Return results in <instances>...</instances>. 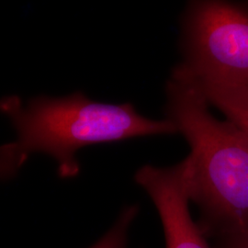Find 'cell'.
<instances>
[{"instance_id":"1","label":"cell","mask_w":248,"mask_h":248,"mask_svg":"<svg viewBox=\"0 0 248 248\" xmlns=\"http://www.w3.org/2000/svg\"><path fill=\"white\" fill-rule=\"evenodd\" d=\"M167 119L190 147L183 160L198 225L215 240L248 229V140L230 121L212 115L209 102L179 64L166 85Z\"/></svg>"},{"instance_id":"2","label":"cell","mask_w":248,"mask_h":248,"mask_svg":"<svg viewBox=\"0 0 248 248\" xmlns=\"http://www.w3.org/2000/svg\"><path fill=\"white\" fill-rule=\"evenodd\" d=\"M0 108L17 133L14 142L1 147L3 180L15 177L35 153L55 160L61 178H72L79 174L77 153L84 147L178 133L169 119L152 120L132 103H103L80 91L64 97L40 95L27 101L10 95L1 99Z\"/></svg>"},{"instance_id":"3","label":"cell","mask_w":248,"mask_h":248,"mask_svg":"<svg viewBox=\"0 0 248 248\" xmlns=\"http://www.w3.org/2000/svg\"><path fill=\"white\" fill-rule=\"evenodd\" d=\"M179 64L193 78L248 87V6L196 0L181 17Z\"/></svg>"},{"instance_id":"4","label":"cell","mask_w":248,"mask_h":248,"mask_svg":"<svg viewBox=\"0 0 248 248\" xmlns=\"http://www.w3.org/2000/svg\"><path fill=\"white\" fill-rule=\"evenodd\" d=\"M134 181L157 210L166 248H211L190 214L183 160L169 168L144 165L134 174Z\"/></svg>"},{"instance_id":"5","label":"cell","mask_w":248,"mask_h":248,"mask_svg":"<svg viewBox=\"0 0 248 248\" xmlns=\"http://www.w3.org/2000/svg\"><path fill=\"white\" fill-rule=\"evenodd\" d=\"M188 76L201 89L209 104L219 108L248 140V87L226 82L198 80Z\"/></svg>"},{"instance_id":"6","label":"cell","mask_w":248,"mask_h":248,"mask_svg":"<svg viewBox=\"0 0 248 248\" xmlns=\"http://www.w3.org/2000/svg\"><path fill=\"white\" fill-rule=\"evenodd\" d=\"M138 213V205L126 206L110 229L90 248H128L129 230Z\"/></svg>"},{"instance_id":"7","label":"cell","mask_w":248,"mask_h":248,"mask_svg":"<svg viewBox=\"0 0 248 248\" xmlns=\"http://www.w3.org/2000/svg\"><path fill=\"white\" fill-rule=\"evenodd\" d=\"M215 248H248V229L216 240Z\"/></svg>"}]
</instances>
